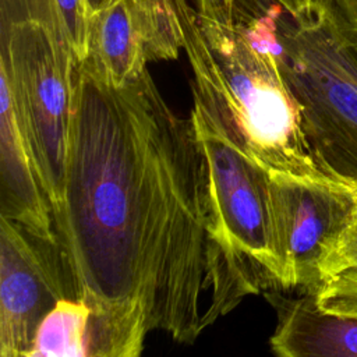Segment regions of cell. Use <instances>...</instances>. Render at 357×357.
<instances>
[{"label":"cell","instance_id":"cell-1","mask_svg":"<svg viewBox=\"0 0 357 357\" xmlns=\"http://www.w3.org/2000/svg\"><path fill=\"white\" fill-rule=\"evenodd\" d=\"M89 357H135L153 331L191 344L257 290L225 247L194 120L148 70L113 86L77 63L63 197L53 211Z\"/></svg>","mask_w":357,"mask_h":357},{"label":"cell","instance_id":"cell-2","mask_svg":"<svg viewBox=\"0 0 357 357\" xmlns=\"http://www.w3.org/2000/svg\"><path fill=\"white\" fill-rule=\"evenodd\" d=\"M192 95L225 134L269 172L315 176L301 106L276 54L257 50L241 26L198 17L188 0H173Z\"/></svg>","mask_w":357,"mask_h":357},{"label":"cell","instance_id":"cell-3","mask_svg":"<svg viewBox=\"0 0 357 357\" xmlns=\"http://www.w3.org/2000/svg\"><path fill=\"white\" fill-rule=\"evenodd\" d=\"M283 75L318 167L357 181V50L318 0H276Z\"/></svg>","mask_w":357,"mask_h":357},{"label":"cell","instance_id":"cell-4","mask_svg":"<svg viewBox=\"0 0 357 357\" xmlns=\"http://www.w3.org/2000/svg\"><path fill=\"white\" fill-rule=\"evenodd\" d=\"M77 59L54 32L35 22L0 26V74L52 205L63 197Z\"/></svg>","mask_w":357,"mask_h":357},{"label":"cell","instance_id":"cell-5","mask_svg":"<svg viewBox=\"0 0 357 357\" xmlns=\"http://www.w3.org/2000/svg\"><path fill=\"white\" fill-rule=\"evenodd\" d=\"M209 167L222 241L258 293L282 290L271 205V173L229 138L201 102L191 112Z\"/></svg>","mask_w":357,"mask_h":357},{"label":"cell","instance_id":"cell-6","mask_svg":"<svg viewBox=\"0 0 357 357\" xmlns=\"http://www.w3.org/2000/svg\"><path fill=\"white\" fill-rule=\"evenodd\" d=\"M269 173L282 290L315 293L326 259L357 220V181L325 172Z\"/></svg>","mask_w":357,"mask_h":357},{"label":"cell","instance_id":"cell-7","mask_svg":"<svg viewBox=\"0 0 357 357\" xmlns=\"http://www.w3.org/2000/svg\"><path fill=\"white\" fill-rule=\"evenodd\" d=\"M57 245L0 220V356L28 357L38 328L67 294Z\"/></svg>","mask_w":357,"mask_h":357},{"label":"cell","instance_id":"cell-8","mask_svg":"<svg viewBox=\"0 0 357 357\" xmlns=\"http://www.w3.org/2000/svg\"><path fill=\"white\" fill-rule=\"evenodd\" d=\"M0 212L31 236L57 245L53 211L7 78L0 74Z\"/></svg>","mask_w":357,"mask_h":357},{"label":"cell","instance_id":"cell-9","mask_svg":"<svg viewBox=\"0 0 357 357\" xmlns=\"http://www.w3.org/2000/svg\"><path fill=\"white\" fill-rule=\"evenodd\" d=\"M265 298L276 311L278 324L269 340L282 357H357V318L321 310L315 293L287 296L268 290Z\"/></svg>","mask_w":357,"mask_h":357},{"label":"cell","instance_id":"cell-10","mask_svg":"<svg viewBox=\"0 0 357 357\" xmlns=\"http://www.w3.org/2000/svg\"><path fill=\"white\" fill-rule=\"evenodd\" d=\"M84 63L113 86H124L144 74L146 54L127 0H110L92 13Z\"/></svg>","mask_w":357,"mask_h":357},{"label":"cell","instance_id":"cell-11","mask_svg":"<svg viewBox=\"0 0 357 357\" xmlns=\"http://www.w3.org/2000/svg\"><path fill=\"white\" fill-rule=\"evenodd\" d=\"M91 17L88 0H0V26L40 24L71 47L78 63L88 54Z\"/></svg>","mask_w":357,"mask_h":357},{"label":"cell","instance_id":"cell-12","mask_svg":"<svg viewBox=\"0 0 357 357\" xmlns=\"http://www.w3.org/2000/svg\"><path fill=\"white\" fill-rule=\"evenodd\" d=\"M92 311L81 298L63 297L42 319L28 357L89 356Z\"/></svg>","mask_w":357,"mask_h":357},{"label":"cell","instance_id":"cell-13","mask_svg":"<svg viewBox=\"0 0 357 357\" xmlns=\"http://www.w3.org/2000/svg\"><path fill=\"white\" fill-rule=\"evenodd\" d=\"M148 61L174 60L183 49V33L173 0H127Z\"/></svg>","mask_w":357,"mask_h":357},{"label":"cell","instance_id":"cell-14","mask_svg":"<svg viewBox=\"0 0 357 357\" xmlns=\"http://www.w3.org/2000/svg\"><path fill=\"white\" fill-rule=\"evenodd\" d=\"M321 310L343 317L357 318V271L339 273L315 291Z\"/></svg>","mask_w":357,"mask_h":357},{"label":"cell","instance_id":"cell-15","mask_svg":"<svg viewBox=\"0 0 357 357\" xmlns=\"http://www.w3.org/2000/svg\"><path fill=\"white\" fill-rule=\"evenodd\" d=\"M349 271H357V220L344 233L335 251L326 259L322 271V283Z\"/></svg>","mask_w":357,"mask_h":357},{"label":"cell","instance_id":"cell-16","mask_svg":"<svg viewBox=\"0 0 357 357\" xmlns=\"http://www.w3.org/2000/svg\"><path fill=\"white\" fill-rule=\"evenodd\" d=\"M336 21L346 42L357 50V0H318Z\"/></svg>","mask_w":357,"mask_h":357},{"label":"cell","instance_id":"cell-17","mask_svg":"<svg viewBox=\"0 0 357 357\" xmlns=\"http://www.w3.org/2000/svg\"><path fill=\"white\" fill-rule=\"evenodd\" d=\"M198 17L223 25L234 24L236 0H194Z\"/></svg>","mask_w":357,"mask_h":357},{"label":"cell","instance_id":"cell-18","mask_svg":"<svg viewBox=\"0 0 357 357\" xmlns=\"http://www.w3.org/2000/svg\"><path fill=\"white\" fill-rule=\"evenodd\" d=\"M89 1V6H91V8H92V13H95L96 10H99L100 7H103L107 1H110V0H88Z\"/></svg>","mask_w":357,"mask_h":357}]
</instances>
